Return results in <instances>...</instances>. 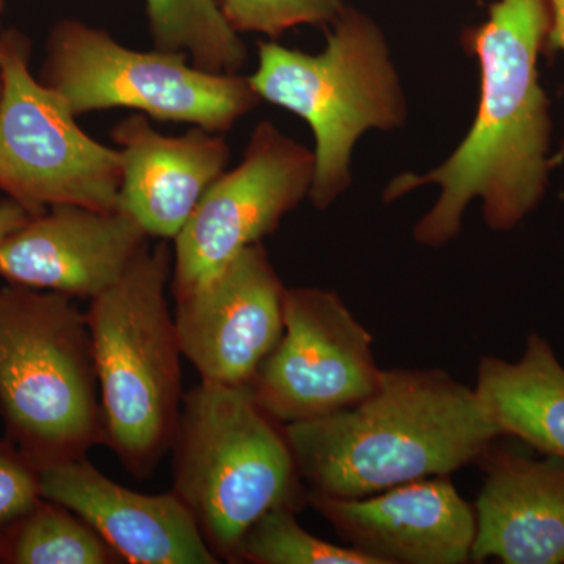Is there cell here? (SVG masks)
Masks as SVG:
<instances>
[{"mask_svg": "<svg viewBox=\"0 0 564 564\" xmlns=\"http://www.w3.org/2000/svg\"><path fill=\"white\" fill-rule=\"evenodd\" d=\"M551 24L547 0H496L488 20L464 32L463 46L481 70L473 128L443 165L423 176L402 174L384 191L391 203L421 185H440V199L415 225L419 245L452 242L474 198L484 202L486 225L500 232L514 229L543 202L554 161L551 102L538 58Z\"/></svg>", "mask_w": 564, "mask_h": 564, "instance_id": "1", "label": "cell"}, {"mask_svg": "<svg viewBox=\"0 0 564 564\" xmlns=\"http://www.w3.org/2000/svg\"><path fill=\"white\" fill-rule=\"evenodd\" d=\"M284 430L307 494L334 499L451 477L500 437L474 388L441 369H383L361 402Z\"/></svg>", "mask_w": 564, "mask_h": 564, "instance_id": "2", "label": "cell"}, {"mask_svg": "<svg viewBox=\"0 0 564 564\" xmlns=\"http://www.w3.org/2000/svg\"><path fill=\"white\" fill-rule=\"evenodd\" d=\"M170 452L172 491L220 562H236L245 533L263 514L307 503L284 425L250 384L202 381L185 393Z\"/></svg>", "mask_w": 564, "mask_h": 564, "instance_id": "3", "label": "cell"}, {"mask_svg": "<svg viewBox=\"0 0 564 564\" xmlns=\"http://www.w3.org/2000/svg\"><path fill=\"white\" fill-rule=\"evenodd\" d=\"M169 240L148 247L85 311L104 417V445L133 478H148L172 448L182 400V351L166 288Z\"/></svg>", "mask_w": 564, "mask_h": 564, "instance_id": "4", "label": "cell"}, {"mask_svg": "<svg viewBox=\"0 0 564 564\" xmlns=\"http://www.w3.org/2000/svg\"><path fill=\"white\" fill-rule=\"evenodd\" d=\"M0 417L40 473L104 445L90 328L70 296L0 289Z\"/></svg>", "mask_w": 564, "mask_h": 564, "instance_id": "5", "label": "cell"}, {"mask_svg": "<svg viewBox=\"0 0 564 564\" xmlns=\"http://www.w3.org/2000/svg\"><path fill=\"white\" fill-rule=\"evenodd\" d=\"M248 77L261 101L292 111L311 126L315 169L310 198L329 206L351 184L352 148L362 133L393 131L406 120V99L383 32L361 11L345 7L321 54L278 43L258 44Z\"/></svg>", "mask_w": 564, "mask_h": 564, "instance_id": "6", "label": "cell"}, {"mask_svg": "<svg viewBox=\"0 0 564 564\" xmlns=\"http://www.w3.org/2000/svg\"><path fill=\"white\" fill-rule=\"evenodd\" d=\"M39 79L76 117L132 109L217 133L231 131L261 102L248 77L199 68L184 52L131 50L77 20L51 29Z\"/></svg>", "mask_w": 564, "mask_h": 564, "instance_id": "7", "label": "cell"}, {"mask_svg": "<svg viewBox=\"0 0 564 564\" xmlns=\"http://www.w3.org/2000/svg\"><path fill=\"white\" fill-rule=\"evenodd\" d=\"M31 54V40L6 29L0 192L35 215L61 204L118 209L120 151L82 131L65 99L33 76Z\"/></svg>", "mask_w": 564, "mask_h": 564, "instance_id": "8", "label": "cell"}, {"mask_svg": "<svg viewBox=\"0 0 564 564\" xmlns=\"http://www.w3.org/2000/svg\"><path fill=\"white\" fill-rule=\"evenodd\" d=\"M373 337L336 292L288 289L284 333L250 383L281 425L339 413L375 391L381 377Z\"/></svg>", "mask_w": 564, "mask_h": 564, "instance_id": "9", "label": "cell"}, {"mask_svg": "<svg viewBox=\"0 0 564 564\" xmlns=\"http://www.w3.org/2000/svg\"><path fill=\"white\" fill-rule=\"evenodd\" d=\"M314 169V151L273 122H259L242 162L210 185L173 240L174 299L276 231L282 218L310 196Z\"/></svg>", "mask_w": 564, "mask_h": 564, "instance_id": "10", "label": "cell"}, {"mask_svg": "<svg viewBox=\"0 0 564 564\" xmlns=\"http://www.w3.org/2000/svg\"><path fill=\"white\" fill-rule=\"evenodd\" d=\"M285 292L265 247L254 243L174 299L182 356L202 381L251 383L284 333Z\"/></svg>", "mask_w": 564, "mask_h": 564, "instance_id": "11", "label": "cell"}, {"mask_svg": "<svg viewBox=\"0 0 564 564\" xmlns=\"http://www.w3.org/2000/svg\"><path fill=\"white\" fill-rule=\"evenodd\" d=\"M148 239L120 209L52 206L0 243V278L11 285L91 300L128 272L150 247Z\"/></svg>", "mask_w": 564, "mask_h": 564, "instance_id": "12", "label": "cell"}, {"mask_svg": "<svg viewBox=\"0 0 564 564\" xmlns=\"http://www.w3.org/2000/svg\"><path fill=\"white\" fill-rule=\"evenodd\" d=\"M345 544L375 564L473 562L475 511L448 477L423 478L358 499L307 494Z\"/></svg>", "mask_w": 564, "mask_h": 564, "instance_id": "13", "label": "cell"}, {"mask_svg": "<svg viewBox=\"0 0 564 564\" xmlns=\"http://www.w3.org/2000/svg\"><path fill=\"white\" fill-rule=\"evenodd\" d=\"M40 485L44 499L84 519L122 563H220L173 491H132L110 480L88 456L41 470Z\"/></svg>", "mask_w": 564, "mask_h": 564, "instance_id": "14", "label": "cell"}, {"mask_svg": "<svg viewBox=\"0 0 564 564\" xmlns=\"http://www.w3.org/2000/svg\"><path fill=\"white\" fill-rule=\"evenodd\" d=\"M110 137L121 158L118 209L155 239H176L231 159L221 133L193 126L182 135H163L141 113L117 122Z\"/></svg>", "mask_w": 564, "mask_h": 564, "instance_id": "15", "label": "cell"}, {"mask_svg": "<svg viewBox=\"0 0 564 564\" xmlns=\"http://www.w3.org/2000/svg\"><path fill=\"white\" fill-rule=\"evenodd\" d=\"M473 562L564 563V459L496 443L480 459Z\"/></svg>", "mask_w": 564, "mask_h": 564, "instance_id": "16", "label": "cell"}, {"mask_svg": "<svg viewBox=\"0 0 564 564\" xmlns=\"http://www.w3.org/2000/svg\"><path fill=\"white\" fill-rule=\"evenodd\" d=\"M474 391L500 437L564 459V366L545 337L530 333L514 362L481 358Z\"/></svg>", "mask_w": 564, "mask_h": 564, "instance_id": "17", "label": "cell"}, {"mask_svg": "<svg viewBox=\"0 0 564 564\" xmlns=\"http://www.w3.org/2000/svg\"><path fill=\"white\" fill-rule=\"evenodd\" d=\"M0 563L117 564V552L90 524L57 502L41 497L0 532Z\"/></svg>", "mask_w": 564, "mask_h": 564, "instance_id": "18", "label": "cell"}, {"mask_svg": "<svg viewBox=\"0 0 564 564\" xmlns=\"http://www.w3.org/2000/svg\"><path fill=\"white\" fill-rule=\"evenodd\" d=\"M155 50L184 52L199 68L237 74L248 51L217 0H144Z\"/></svg>", "mask_w": 564, "mask_h": 564, "instance_id": "19", "label": "cell"}, {"mask_svg": "<svg viewBox=\"0 0 564 564\" xmlns=\"http://www.w3.org/2000/svg\"><path fill=\"white\" fill-rule=\"evenodd\" d=\"M295 510L274 508L245 533L236 562L251 564H375L350 545L328 543L299 524Z\"/></svg>", "mask_w": 564, "mask_h": 564, "instance_id": "20", "label": "cell"}, {"mask_svg": "<svg viewBox=\"0 0 564 564\" xmlns=\"http://www.w3.org/2000/svg\"><path fill=\"white\" fill-rule=\"evenodd\" d=\"M223 17L237 33L254 32L278 39L304 24H333L344 0H217Z\"/></svg>", "mask_w": 564, "mask_h": 564, "instance_id": "21", "label": "cell"}, {"mask_svg": "<svg viewBox=\"0 0 564 564\" xmlns=\"http://www.w3.org/2000/svg\"><path fill=\"white\" fill-rule=\"evenodd\" d=\"M41 497L40 470L6 436L0 437V532Z\"/></svg>", "mask_w": 564, "mask_h": 564, "instance_id": "22", "label": "cell"}, {"mask_svg": "<svg viewBox=\"0 0 564 564\" xmlns=\"http://www.w3.org/2000/svg\"><path fill=\"white\" fill-rule=\"evenodd\" d=\"M31 210L25 209L20 203L7 198L0 202V243L10 236L11 232L21 228L33 217Z\"/></svg>", "mask_w": 564, "mask_h": 564, "instance_id": "23", "label": "cell"}, {"mask_svg": "<svg viewBox=\"0 0 564 564\" xmlns=\"http://www.w3.org/2000/svg\"><path fill=\"white\" fill-rule=\"evenodd\" d=\"M551 7V32H549L545 51L547 54L563 52L564 54V0H547Z\"/></svg>", "mask_w": 564, "mask_h": 564, "instance_id": "24", "label": "cell"}, {"mask_svg": "<svg viewBox=\"0 0 564 564\" xmlns=\"http://www.w3.org/2000/svg\"><path fill=\"white\" fill-rule=\"evenodd\" d=\"M3 32H6V29L2 28V22H0V96H2V88H3V74H2V40H3Z\"/></svg>", "mask_w": 564, "mask_h": 564, "instance_id": "25", "label": "cell"}, {"mask_svg": "<svg viewBox=\"0 0 564 564\" xmlns=\"http://www.w3.org/2000/svg\"><path fill=\"white\" fill-rule=\"evenodd\" d=\"M7 0H0V14H2L3 9H6Z\"/></svg>", "mask_w": 564, "mask_h": 564, "instance_id": "26", "label": "cell"}]
</instances>
